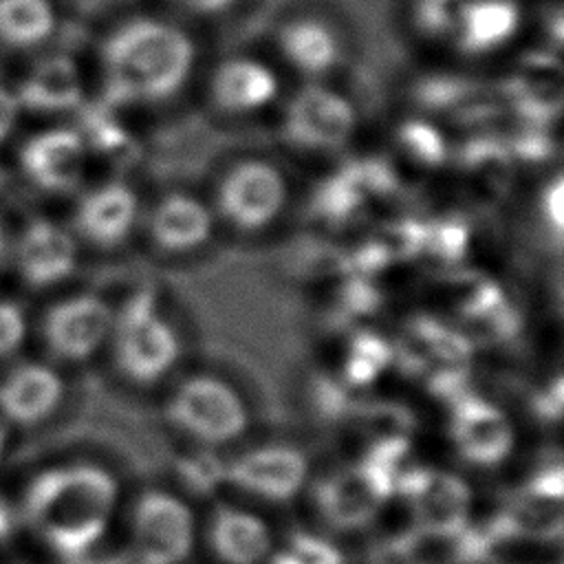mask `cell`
I'll return each instance as SVG.
<instances>
[{
  "label": "cell",
  "instance_id": "cell-1",
  "mask_svg": "<svg viewBox=\"0 0 564 564\" xmlns=\"http://www.w3.org/2000/svg\"><path fill=\"white\" fill-rule=\"evenodd\" d=\"M119 498L115 476L90 463L40 471L24 494L29 527L57 553L82 557L106 531Z\"/></svg>",
  "mask_w": 564,
  "mask_h": 564
},
{
  "label": "cell",
  "instance_id": "cell-2",
  "mask_svg": "<svg viewBox=\"0 0 564 564\" xmlns=\"http://www.w3.org/2000/svg\"><path fill=\"white\" fill-rule=\"evenodd\" d=\"M101 66L110 106L156 104L185 86L194 44L170 22L132 18L104 40Z\"/></svg>",
  "mask_w": 564,
  "mask_h": 564
},
{
  "label": "cell",
  "instance_id": "cell-3",
  "mask_svg": "<svg viewBox=\"0 0 564 564\" xmlns=\"http://www.w3.org/2000/svg\"><path fill=\"white\" fill-rule=\"evenodd\" d=\"M112 350L117 368L134 383H156L176 364L181 341L161 315L152 289L134 291L112 317Z\"/></svg>",
  "mask_w": 564,
  "mask_h": 564
},
{
  "label": "cell",
  "instance_id": "cell-4",
  "mask_svg": "<svg viewBox=\"0 0 564 564\" xmlns=\"http://www.w3.org/2000/svg\"><path fill=\"white\" fill-rule=\"evenodd\" d=\"M165 414L170 423L207 447L242 436L249 410L240 392L216 375H189L170 394Z\"/></svg>",
  "mask_w": 564,
  "mask_h": 564
},
{
  "label": "cell",
  "instance_id": "cell-5",
  "mask_svg": "<svg viewBox=\"0 0 564 564\" xmlns=\"http://www.w3.org/2000/svg\"><path fill=\"white\" fill-rule=\"evenodd\" d=\"M357 130V110L339 90L308 82L284 106L280 132L289 145L302 152H335Z\"/></svg>",
  "mask_w": 564,
  "mask_h": 564
},
{
  "label": "cell",
  "instance_id": "cell-6",
  "mask_svg": "<svg viewBox=\"0 0 564 564\" xmlns=\"http://www.w3.org/2000/svg\"><path fill=\"white\" fill-rule=\"evenodd\" d=\"M394 494L405 498L412 522L423 538L454 540L469 527L471 489L452 471L414 465L401 478Z\"/></svg>",
  "mask_w": 564,
  "mask_h": 564
},
{
  "label": "cell",
  "instance_id": "cell-7",
  "mask_svg": "<svg viewBox=\"0 0 564 564\" xmlns=\"http://www.w3.org/2000/svg\"><path fill=\"white\" fill-rule=\"evenodd\" d=\"M286 203V181L275 165L245 159L231 165L218 183L216 207L238 231H260L271 225Z\"/></svg>",
  "mask_w": 564,
  "mask_h": 564
},
{
  "label": "cell",
  "instance_id": "cell-8",
  "mask_svg": "<svg viewBox=\"0 0 564 564\" xmlns=\"http://www.w3.org/2000/svg\"><path fill=\"white\" fill-rule=\"evenodd\" d=\"M392 494L388 476L361 458L330 471L315 485V507L328 527L357 531L379 516Z\"/></svg>",
  "mask_w": 564,
  "mask_h": 564
},
{
  "label": "cell",
  "instance_id": "cell-9",
  "mask_svg": "<svg viewBox=\"0 0 564 564\" xmlns=\"http://www.w3.org/2000/svg\"><path fill=\"white\" fill-rule=\"evenodd\" d=\"M194 544V518L167 491H145L132 509V557L139 564H181Z\"/></svg>",
  "mask_w": 564,
  "mask_h": 564
},
{
  "label": "cell",
  "instance_id": "cell-10",
  "mask_svg": "<svg viewBox=\"0 0 564 564\" xmlns=\"http://www.w3.org/2000/svg\"><path fill=\"white\" fill-rule=\"evenodd\" d=\"M564 527V476L560 463L535 471L494 520L500 540L555 542Z\"/></svg>",
  "mask_w": 564,
  "mask_h": 564
},
{
  "label": "cell",
  "instance_id": "cell-11",
  "mask_svg": "<svg viewBox=\"0 0 564 564\" xmlns=\"http://www.w3.org/2000/svg\"><path fill=\"white\" fill-rule=\"evenodd\" d=\"M449 438L463 460L476 467H496L516 445L511 419L494 401L463 392L449 401Z\"/></svg>",
  "mask_w": 564,
  "mask_h": 564
},
{
  "label": "cell",
  "instance_id": "cell-12",
  "mask_svg": "<svg viewBox=\"0 0 564 564\" xmlns=\"http://www.w3.org/2000/svg\"><path fill=\"white\" fill-rule=\"evenodd\" d=\"M115 311L95 293H77L53 304L42 322L46 348L64 361L93 357L110 337Z\"/></svg>",
  "mask_w": 564,
  "mask_h": 564
},
{
  "label": "cell",
  "instance_id": "cell-13",
  "mask_svg": "<svg viewBox=\"0 0 564 564\" xmlns=\"http://www.w3.org/2000/svg\"><path fill=\"white\" fill-rule=\"evenodd\" d=\"M308 478V460L293 445L271 443L247 449L225 463V480L269 502L293 500Z\"/></svg>",
  "mask_w": 564,
  "mask_h": 564
},
{
  "label": "cell",
  "instance_id": "cell-14",
  "mask_svg": "<svg viewBox=\"0 0 564 564\" xmlns=\"http://www.w3.org/2000/svg\"><path fill=\"white\" fill-rule=\"evenodd\" d=\"M562 62L551 51H531L509 68L500 97L524 123L549 126L562 112Z\"/></svg>",
  "mask_w": 564,
  "mask_h": 564
},
{
  "label": "cell",
  "instance_id": "cell-15",
  "mask_svg": "<svg viewBox=\"0 0 564 564\" xmlns=\"http://www.w3.org/2000/svg\"><path fill=\"white\" fill-rule=\"evenodd\" d=\"M88 152L75 128H48L33 134L20 150L26 178L51 194L75 189L86 172Z\"/></svg>",
  "mask_w": 564,
  "mask_h": 564
},
{
  "label": "cell",
  "instance_id": "cell-16",
  "mask_svg": "<svg viewBox=\"0 0 564 564\" xmlns=\"http://www.w3.org/2000/svg\"><path fill=\"white\" fill-rule=\"evenodd\" d=\"M15 264L29 286H55L73 275L77 267V242L62 225L48 218H33L18 236Z\"/></svg>",
  "mask_w": 564,
  "mask_h": 564
},
{
  "label": "cell",
  "instance_id": "cell-17",
  "mask_svg": "<svg viewBox=\"0 0 564 564\" xmlns=\"http://www.w3.org/2000/svg\"><path fill=\"white\" fill-rule=\"evenodd\" d=\"M139 220V198L132 187L110 181L86 192L73 216L75 231L99 249H112L128 240Z\"/></svg>",
  "mask_w": 564,
  "mask_h": 564
},
{
  "label": "cell",
  "instance_id": "cell-18",
  "mask_svg": "<svg viewBox=\"0 0 564 564\" xmlns=\"http://www.w3.org/2000/svg\"><path fill=\"white\" fill-rule=\"evenodd\" d=\"M280 82L275 70L249 55L223 59L209 82V97L227 115H253L275 101Z\"/></svg>",
  "mask_w": 564,
  "mask_h": 564
},
{
  "label": "cell",
  "instance_id": "cell-19",
  "mask_svg": "<svg viewBox=\"0 0 564 564\" xmlns=\"http://www.w3.org/2000/svg\"><path fill=\"white\" fill-rule=\"evenodd\" d=\"M518 0H469L449 33L447 46L465 57H485L507 46L520 31Z\"/></svg>",
  "mask_w": 564,
  "mask_h": 564
},
{
  "label": "cell",
  "instance_id": "cell-20",
  "mask_svg": "<svg viewBox=\"0 0 564 564\" xmlns=\"http://www.w3.org/2000/svg\"><path fill=\"white\" fill-rule=\"evenodd\" d=\"M275 46L289 66L315 82L330 75L344 57L335 29L315 15L284 22L275 33Z\"/></svg>",
  "mask_w": 564,
  "mask_h": 564
},
{
  "label": "cell",
  "instance_id": "cell-21",
  "mask_svg": "<svg viewBox=\"0 0 564 564\" xmlns=\"http://www.w3.org/2000/svg\"><path fill=\"white\" fill-rule=\"evenodd\" d=\"M214 229L209 207L185 192H170L156 200L148 218L152 242L167 253H187L203 247Z\"/></svg>",
  "mask_w": 564,
  "mask_h": 564
},
{
  "label": "cell",
  "instance_id": "cell-22",
  "mask_svg": "<svg viewBox=\"0 0 564 564\" xmlns=\"http://www.w3.org/2000/svg\"><path fill=\"white\" fill-rule=\"evenodd\" d=\"M13 95L20 108L40 115L77 110L84 101L82 70L68 55H48L29 70Z\"/></svg>",
  "mask_w": 564,
  "mask_h": 564
},
{
  "label": "cell",
  "instance_id": "cell-23",
  "mask_svg": "<svg viewBox=\"0 0 564 564\" xmlns=\"http://www.w3.org/2000/svg\"><path fill=\"white\" fill-rule=\"evenodd\" d=\"M62 397V377L44 364H20L0 381V412L20 425L51 416Z\"/></svg>",
  "mask_w": 564,
  "mask_h": 564
},
{
  "label": "cell",
  "instance_id": "cell-24",
  "mask_svg": "<svg viewBox=\"0 0 564 564\" xmlns=\"http://www.w3.org/2000/svg\"><path fill=\"white\" fill-rule=\"evenodd\" d=\"M209 546L223 564H260L273 551V538L260 516L218 505L209 518Z\"/></svg>",
  "mask_w": 564,
  "mask_h": 564
},
{
  "label": "cell",
  "instance_id": "cell-25",
  "mask_svg": "<svg viewBox=\"0 0 564 564\" xmlns=\"http://www.w3.org/2000/svg\"><path fill=\"white\" fill-rule=\"evenodd\" d=\"M414 99L427 112L471 126H480L498 112V97L489 95L469 77L449 73L421 77L414 88Z\"/></svg>",
  "mask_w": 564,
  "mask_h": 564
},
{
  "label": "cell",
  "instance_id": "cell-26",
  "mask_svg": "<svg viewBox=\"0 0 564 564\" xmlns=\"http://www.w3.org/2000/svg\"><path fill=\"white\" fill-rule=\"evenodd\" d=\"M513 156L507 141L494 139L489 134L469 137L458 150V170L463 172L467 185L482 198H500L513 174Z\"/></svg>",
  "mask_w": 564,
  "mask_h": 564
},
{
  "label": "cell",
  "instance_id": "cell-27",
  "mask_svg": "<svg viewBox=\"0 0 564 564\" xmlns=\"http://www.w3.org/2000/svg\"><path fill=\"white\" fill-rule=\"evenodd\" d=\"M370 196L361 185L352 163L326 176L313 192L311 209L317 223L326 227H346L355 223L370 205Z\"/></svg>",
  "mask_w": 564,
  "mask_h": 564
},
{
  "label": "cell",
  "instance_id": "cell-28",
  "mask_svg": "<svg viewBox=\"0 0 564 564\" xmlns=\"http://www.w3.org/2000/svg\"><path fill=\"white\" fill-rule=\"evenodd\" d=\"M55 29L48 0H0V40L15 48L44 42Z\"/></svg>",
  "mask_w": 564,
  "mask_h": 564
},
{
  "label": "cell",
  "instance_id": "cell-29",
  "mask_svg": "<svg viewBox=\"0 0 564 564\" xmlns=\"http://www.w3.org/2000/svg\"><path fill=\"white\" fill-rule=\"evenodd\" d=\"M86 145V152L115 161H128L137 154V143L130 130L112 112V106H93L82 115L79 128H75Z\"/></svg>",
  "mask_w": 564,
  "mask_h": 564
},
{
  "label": "cell",
  "instance_id": "cell-30",
  "mask_svg": "<svg viewBox=\"0 0 564 564\" xmlns=\"http://www.w3.org/2000/svg\"><path fill=\"white\" fill-rule=\"evenodd\" d=\"M394 139L405 161L419 170H438L452 156V148L445 134L438 130L436 123L423 117L405 119L397 128Z\"/></svg>",
  "mask_w": 564,
  "mask_h": 564
},
{
  "label": "cell",
  "instance_id": "cell-31",
  "mask_svg": "<svg viewBox=\"0 0 564 564\" xmlns=\"http://www.w3.org/2000/svg\"><path fill=\"white\" fill-rule=\"evenodd\" d=\"M392 364L390 346L375 333H357L346 350L344 379L352 388L375 383Z\"/></svg>",
  "mask_w": 564,
  "mask_h": 564
},
{
  "label": "cell",
  "instance_id": "cell-32",
  "mask_svg": "<svg viewBox=\"0 0 564 564\" xmlns=\"http://www.w3.org/2000/svg\"><path fill=\"white\" fill-rule=\"evenodd\" d=\"M267 560L269 564H346V557L335 542L311 531L291 533Z\"/></svg>",
  "mask_w": 564,
  "mask_h": 564
},
{
  "label": "cell",
  "instance_id": "cell-33",
  "mask_svg": "<svg viewBox=\"0 0 564 564\" xmlns=\"http://www.w3.org/2000/svg\"><path fill=\"white\" fill-rule=\"evenodd\" d=\"M469 0H414L412 18L416 29L441 44H447L456 18Z\"/></svg>",
  "mask_w": 564,
  "mask_h": 564
},
{
  "label": "cell",
  "instance_id": "cell-34",
  "mask_svg": "<svg viewBox=\"0 0 564 564\" xmlns=\"http://www.w3.org/2000/svg\"><path fill=\"white\" fill-rule=\"evenodd\" d=\"M469 245V229L458 218H438L423 225V253L438 260H458Z\"/></svg>",
  "mask_w": 564,
  "mask_h": 564
},
{
  "label": "cell",
  "instance_id": "cell-35",
  "mask_svg": "<svg viewBox=\"0 0 564 564\" xmlns=\"http://www.w3.org/2000/svg\"><path fill=\"white\" fill-rule=\"evenodd\" d=\"M507 148L513 161H524V163H542L555 154V143L549 134V126H535V123H524V128L518 130L516 137L507 141Z\"/></svg>",
  "mask_w": 564,
  "mask_h": 564
},
{
  "label": "cell",
  "instance_id": "cell-36",
  "mask_svg": "<svg viewBox=\"0 0 564 564\" xmlns=\"http://www.w3.org/2000/svg\"><path fill=\"white\" fill-rule=\"evenodd\" d=\"M181 478L194 489V491H212L214 485L225 480V463L209 454H196L189 456L178 465Z\"/></svg>",
  "mask_w": 564,
  "mask_h": 564
},
{
  "label": "cell",
  "instance_id": "cell-37",
  "mask_svg": "<svg viewBox=\"0 0 564 564\" xmlns=\"http://www.w3.org/2000/svg\"><path fill=\"white\" fill-rule=\"evenodd\" d=\"M26 335L24 311L9 300H0V359L15 352Z\"/></svg>",
  "mask_w": 564,
  "mask_h": 564
},
{
  "label": "cell",
  "instance_id": "cell-38",
  "mask_svg": "<svg viewBox=\"0 0 564 564\" xmlns=\"http://www.w3.org/2000/svg\"><path fill=\"white\" fill-rule=\"evenodd\" d=\"M540 209H542V220L546 223V227L553 231V236L562 234L564 227V185H562V176L555 174L542 196H540Z\"/></svg>",
  "mask_w": 564,
  "mask_h": 564
},
{
  "label": "cell",
  "instance_id": "cell-39",
  "mask_svg": "<svg viewBox=\"0 0 564 564\" xmlns=\"http://www.w3.org/2000/svg\"><path fill=\"white\" fill-rule=\"evenodd\" d=\"M562 377L555 375L535 397H533V412L542 421H560L562 414Z\"/></svg>",
  "mask_w": 564,
  "mask_h": 564
},
{
  "label": "cell",
  "instance_id": "cell-40",
  "mask_svg": "<svg viewBox=\"0 0 564 564\" xmlns=\"http://www.w3.org/2000/svg\"><path fill=\"white\" fill-rule=\"evenodd\" d=\"M20 110L22 108H20L15 95L9 88L0 86V143H4L7 137L11 134Z\"/></svg>",
  "mask_w": 564,
  "mask_h": 564
},
{
  "label": "cell",
  "instance_id": "cell-41",
  "mask_svg": "<svg viewBox=\"0 0 564 564\" xmlns=\"http://www.w3.org/2000/svg\"><path fill=\"white\" fill-rule=\"evenodd\" d=\"M172 2L194 15H214V13L229 9L238 0H172Z\"/></svg>",
  "mask_w": 564,
  "mask_h": 564
},
{
  "label": "cell",
  "instance_id": "cell-42",
  "mask_svg": "<svg viewBox=\"0 0 564 564\" xmlns=\"http://www.w3.org/2000/svg\"><path fill=\"white\" fill-rule=\"evenodd\" d=\"M9 529H11V518H9L7 509L0 505V540H2V538H7Z\"/></svg>",
  "mask_w": 564,
  "mask_h": 564
},
{
  "label": "cell",
  "instance_id": "cell-43",
  "mask_svg": "<svg viewBox=\"0 0 564 564\" xmlns=\"http://www.w3.org/2000/svg\"><path fill=\"white\" fill-rule=\"evenodd\" d=\"M4 445H7V432H4V427H0V458H2Z\"/></svg>",
  "mask_w": 564,
  "mask_h": 564
},
{
  "label": "cell",
  "instance_id": "cell-44",
  "mask_svg": "<svg viewBox=\"0 0 564 564\" xmlns=\"http://www.w3.org/2000/svg\"><path fill=\"white\" fill-rule=\"evenodd\" d=\"M2 242H4V238H2V229H0V256H2Z\"/></svg>",
  "mask_w": 564,
  "mask_h": 564
},
{
  "label": "cell",
  "instance_id": "cell-45",
  "mask_svg": "<svg viewBox=\"0 0 564 564\" xmlns=\"http://www.w3.org/2000/svg\"><path fill=\"white\" fill-rule=\"evenodd\" d=\"M73 564H86V562H73Z\"/></svg>",
  "mask_w": 564,
  "mask_h": 564
}]
</instances>
